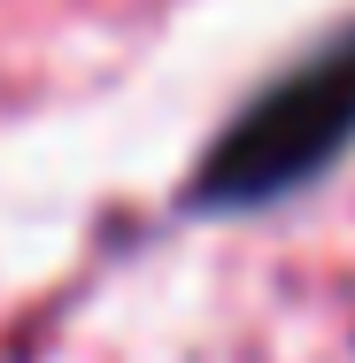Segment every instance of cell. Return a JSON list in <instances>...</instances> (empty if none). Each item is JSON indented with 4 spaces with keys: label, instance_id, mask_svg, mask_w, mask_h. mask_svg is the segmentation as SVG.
<instances>
[{
    "label": "cell",
    "instance_id": "cell-1",
    "mask_svg": "<svg viewBox=\"0 0 355 363\" xmlns=\"http://www.w3.org/2000/svg\"><path fill=\"white\" fill-rule=\"evenodd\" d=\"M355 147V31L325 39L309 62L271 77L193 162V209H263L317 186Z\"/></svg>",
    "mask_w": 355,
    "mask_h": 363
}]
</instances>
